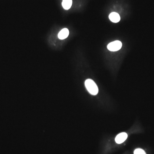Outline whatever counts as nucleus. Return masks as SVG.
<instances>
[{"mask_svg":"<svg viewBox=\"0 0 154 154\" xmlns=\"http://www.w3.org/2000/svg\"><path fill=\"white\" fill-rule=\"evenodd\" d=\"M85 85L87 89L91 95H95L98 94L99 89L97 85L93 80L88 79L86 80Z\"/></svg>","mask_w":154,"mask_h":154,"instance_id":"nucleus-1","label":"nucleus"},{"mask_svg":"<svg viewBox=\"0 0 154 154\" xmlns=\"http://www.w3.org/2000/svg\"><path fill=\"white\" fill-rule=\"evenodd\" d=\"M122 47V42L120 41L117 40L110 43L107 48L110 51H116L120 50Z\"/></svg>","mask_w":154,"mask_h":154,"instance_id":"nucleus-2","label":"nucleus"},{"mask_svg":"<svg viewBox=\"0 0 154 154\" xmlns=\"http://www.w3.org/2000/svg\"><path fill=\"white\" fill-rule=\"evenodd\" d=\"M128 134L125 132L121 133L117 135L115 138V141L117 144H121L127 139Z\"/></svg>","mask_w":154,"mask_h":154,"instance_id":"nucleus-3","label":"nucleus"},{"mask_svg":"<svg viewBox=\"0 0 154 154\" xmlns=\"http://www.w3.org/2000/svg\"><path fill=\"white\" fill-rule=\"evenodd\" d=\"M110 20L114 23H117L120 20V17L118 13L113 12L110 14L109 16Z\"/></svg>","mask_w":154,"mask_h":154,"instance_id":"nucleus-4","label":"nucleus"},{"mask_svg":"<svg viewBox=\"0 0 154 154\" xmlns=\"http://www.w3.org/2000/svg\"><path fill=\"white\" fill-rule=\"evenodd\" d=\"M69 35V30L67 28H64L59 32L58 37V38L61 40H64V39H66Z\"/></svg>","mask_w":154,"mask_h":154,"instance_id":"nucleus-5","label":"nucleus"},{"mask_svg":"<svg viewBox=\"0 0 154 154\" xmlns=\"http://www.w3.org/2000/svg\"><path fill=\"white\" fill-rule=\"evenodd\" d=\"M72 0H63L62 6L66 10L70 9L72 5Z\"/></svg>","mask_w":154,"mask_h":154,"instance_id":"nucleus-6","label":"nucleus"},{"mask_svg":"<svg viewBox=\"0 0 154 154\" xmlns=\"http://www.w3.org/2000/svg\"><path fill=\"white\" fill-rule=\"evenodd\" d=\"M134 154H146L145 151L141 149H137L134 151Z\"/></svg>","mask_w":154,"mask_h":154,"instance_id":"nucleus-7","label":"nucleus"}]
</instances>
